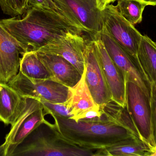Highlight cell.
I'll return each mask as SVG.
<instances>
[{
	"label": "cell",
	"mask_w": 156,
	"mask_h": 156,
	"mask_svg": "<svg viewBox=\"0 0 156 156\" xmlns=\"http://www.w3.org/2000/svg\"><path fill=\"white\" fill-rule=\"evenodd\" d=\"M0 24L27 51L38 50L70 34L83 33L51 8L29 7L21 18L2 19Z\"/></svg>",
	"instance_id": "6da1fadb"
},
{
	"label": "cell",
	"mask_w": 156,
	"mask_h": 156,
	"mask_svg": "<svg viewBox=\"0 0 156 156\" xmlns=\"http://www.w3.org/2000/svg\"><path fill=\"white\" fill-rule=\"evenodd\" d=\"M52 116L55 127L64 139L85 149H105L131 137L144 141L129 129L110 120L76 122L72 119Z\"/></svg>",
	"instance_id": "7a4b0ae2"
},
{
	"label": "cell",
	"mask_w": 156,
	"mask_h": 156,
	"mask_svg": "<svg viewBox=\"0 0 156 156\" xmlns=\"http://www.w3.org/2000/svg\"><path fill=\"white\" fill-rule=\"evenodd\" d=\"M98 150L80 147L64 139L45 120L16 147L11 156H98Z\"/></svg>",
	"instance_id": "3957f363"
},
{
	"label": "cell",
	"mask_w": 156,
	"mask_h": 156,
	"mask_svg": "<svg viewBox=\"0 0 156 156\" xmlns=\"http://www.w3.org/2000/svg\"><path fill=\"white\" fill-rule=\"evenodd\" d=\"M51 8L66 17L92 39L103 27L102 11L97 0H48Z\"/></svg>",
	"instance_id": "277c9868"
},
{
	"label": "cell",
	"mask_w": 156,
	"mask_h": 156,
	"mask_svg": "<svg viewBox=\"0 0 156 156\" xmlns=\"http://www.w3.org/2000/svg\"><path fill=\"white\" fill-rule=\"evenodd\" d=\"M46 115L40 101L30 97H23L19 114L2 145L5 156H11L16 147L45 120Z\"/></svg>",
	"instance_id": "5b68a950"
},
{
	"label": "cell",
	"mask_w": 156,
	"mask_h": 156,
	"mask_svg": "<svg viewBox=\"0 0 156 156\" xmlns=\"http://www.w3.org/2000/svg\"><path fill=\"white\" fill-rule=\"evenodd\" d=\"M7 84L23 97H30L40 101L53 103L66 102L69 88L51 78L33 79L19 71Z\"/></svg>",
	"instance_id": "8992f818"
},
{
	"label": "cell",
	"mask_w": 156,
	"mask_h": 156,
	"mask_svg": "<svg viewBox=\"0 0 156 156\" xmlns=\"http://www.w3.org/2000/svg\"><path fill=\"white\" fill-rule=\"evenodd\" d=\"M103 26L126 51L136 57L143 35L120 13L116 5H107L102 11Z\"/></svg>",
	"instance_id": "52a82bcc"
},
{
	"label": "cell",
	"mask_w": 156,
	"mask_h": 156,
	"mask_svg": "<svg viewBox=\"0 0 156 156\" xmlns=\"http://www.w3.org/2000/svg\"><path fill=\"white\" fill-rule=\"evenodd\" d=\"M126 106L139 134L153 148L156 147L153 136L150 100L137 85L126 82Z\"/></svg>",
	"instance_id": "ba28073f"
},
{
	"label": "cell",
	"mask_w": 156,
	"mask_h": 156,
	"mask_svg": "<svg viewBox=\"0 0 156 156\" xmlns=\"http://www.w3.org/2000/svg\"><path fill=\"white\" fill-rule=\"evenodd\" d=\"M83 56L85 82L95 102L102 107L112 100V95L92 39L87 41Z\"/></svg>",
	"instance_id": "9c48e42d"
},
{
	"label": "cell",
	"mask_w": 156,
	"mask_h": 156,
	"mask_svg": "<svg viewBox=\"0 0 156 156\" xmlns=\"http://www.w3.org/2000/svg\"><path fill=\"white\" fill-rule=\"evenodd\" d=\"M100 38L115 64L122 72L126 81L137 85L149 98V86L145 80L137 64V58L120 46L102 27Z\"/></svg>",
	"instance_id": "30bf717a"
},
{
	"label": "cell",
	"mask_w": 156,
	"mask_h": 156,
	"mask_svg": "<svg viewBox=\"0 0 156 156\" xmlns=\"http://www.w3.org/2000/svg\"><path fill=\"white\" fill-rule=\"evenodd\" d=\"M95 49L112 95V100L122 107H126V81L122 72L107 53L100 33L94 39Z\"/></svg>",
	"instance_id": "8fae6325"
},
{
	"label": "cell",
	"mask_w": 156,
	"mask_h": 156,
	"mask_svg": "<svg viewBox=\"0 0 156 156\" xmlns=\"http://www.w3.org/2000/svg\"><path fill=\"white\" fill-rule=\"evenodd\" d=\"M25 48L0 24V81L8 83L19 70Z\"/></svg>",
	"instance_id": "7c38bea8"
},
{
	"label": "cell",
	"mask_w": 156,
	"mask_h": 156,
	"mask_svg": "<svg viewBox=\"0 0 156 156\" xmlns=\"http://www.w3.org/2000/svg\"><path fill=\"white\" fill-rule=\"evenodd\" d=\"M87 41L83 35L70 34L36 51L60 56L73 64L82 74L84 70L83 52Z\"/></svg>",
	"instance_id": "4fadbf2b"
},
{
	"label": "cell",
	"mask_w": 156,
	"mask_h": 156,
	"mask_svg": "<svg viewBox=\"0 0 156 156\" xmlns=\"http://www.w3.org/2000/svg\"><path fill=\"white\" fill-rule=\"evenodd\" d=\"M36 51L53 80L69 88H72L81 78L82 74L73 64L64 58L57 55Z\"/></svg>",
	"instance_id": "5bb4252c"
},
{
	"label": "cell",
	"mask_w": 156,
	"mask_h": 156,
	"mask_svg": "<svg viewBox=\"0 0 156 156\" xmlns=\"http://www.w3.org/2000/svg\"><path fill=\"white\" fill-rule=\"evenodd\" d=\"M66 102L73 114L72 119L76 122L80 120L83 115L88 111L101 108L95 102L89 90L84 71L77 84L69 88L68 98Z\"/></svg>",
	"instance_id": "9a60e30c"
},
{
	"label": "cell",
	"mask_w": 156,
	"mask_h": 156,
	"mask_svg": "<svg viewBox=\"0 0 156 156\" xmlns=\"http://www.w3.org/2000/svg\"><path fill=\"white\" fill-rule=\"evenodd\" d=\"M136 58L140 71L149 86L156 81V42L147 35L142 36Z\"/></svg>",
	"instance_id": "2e32d148"
},
{
	"label": "cell",
	"mask_w": 156,
	"mask_h": 156,
	"mask_svg": "<svg viewBox=\"0 0 156 156\" xmlns=\"http://www.w3.org/2000/svg\"><path fill=\"white\" fill-rule=\"evenodd\" d=\"M23 100L14 89L0 81V121L12 125L19 114Z\"/></svg>",
	"instance_id": "e0dca14e"
},
{
	"label": "cell",
	"mask_w": 156,
	"mask_h": 156,
	"mask_svg": "<svg viewBox=\"0 0 156 156\" xmlns=\"http://www.w3.org/2000/svg\"><path fill=\"white\" fill-rule=\"evenodd\" d=\"M153 148L142 139L131 137L102 150V156H149Z\"/></svg>",
	"instance_id": "ac0fdd59"
},
{
	"label": "cell",
	"mask_w": 156,
	"mask_h": 156,
	"mask_svg": "<svg viewBox=\"0 0 156 156\" xmlns=\"http://www.w3.org/2000/svg\"><path fill=\"white\" fill-rule=\"evenodd\" d=\"M19 71L29 78L45 79L50 76L36 51H27L22 56L20 60Z\"/></svg>",
	"instance_id": "d6986e66"
},
{
	"label": "cell",
	"mask_w": 156,
	"mask_h": 156,
	"mask_svg": "<svg viewBox=\"0 0 156 156\" xmlns=\"http://www.w3.org/2000/svg\"><path fill=\"white\" fill-rule=\"evenodd\" d=\"M147 5L148 3L140 0H118L116 6L122 16L134 25L142 22Z\"/></svg>",
	"instance_id": "ffe728a7"
},
{
	"label": "cell",
	"mask_w": 156,
	"mask_h": 156,
	"mask_svg": "<svg viewBox=\"0 0 156 156\" xmlns=\"http://www.w3.org/2000/svg\"><path fill=\"white\" fill-rule=\"evenodd\" d=\"M3 13L12 17L23 15L29 8L27 0H0Z\"/></svg>",
	"instance_id": "44dd1931"
},
{
	"label": "cell",
	"mask_w": 156,
	"mask_h": 156,
	"mask_svg": "<svg viewBox=\"0 0 156 156\" xmlns=\"http://www.w3.org/2000/svg\"><path fill=\"white\" fill-rule=\"evenodd\" d=\"M41 102L46 114L51 116H57L62 118L72 119L73 114L69 108L66 102L61 103H53L49 102Z\"/></svg>",
	"instance_id": "7402d4cb"
},
{
	"label": "cell",
	"mask_w": 156,
	"mask_h": 156,
	"mask_svg": "<svg viewBox=\"0 0 156 156\" xmlns=\"http://www.w3.org/2000/svg\"><path fill=\"white\" fill-rule=\"evenodd\" d=\"M150 108L153 136L156 147V81L149 85Z\"/></svg>",
	"instance_id": "603a6c76"
},
{
	"label": "cell",
	"mask_w": 156,
	"mask_h": 156,
	"mask_svg": "<svg viewBox=\"0 0 156 156\" xmlns=\"http://www.w3.org/2000/svg\"><path fill=\"white\" fill-rule=\"evenodd\" d=\"M29 7H35L38 8H51L48 0H27Z\"/></svg>",
	"instance_id": "cb8c5ba5"
},
{
	"label": "cell",
	"mask_w": 156,
	"mask_h": 156,
	"mask_svg": "<svg viewBox=\"0 0 156 156\" xmlns=\"http://www.w3.org/2000/svg\"><path fill=\"white\" fill-rule=\"evenodd\" d=\"M116 0H97L98 7L100 10L102 11L105 7L111 3L114 2Z\"/></svg>",
	"instance_id": "d4e9b609"
},
{
	"label": "cell",
	"mask_w": 156,
	"mask_h": 156,
	"mask_svg": "<svg viewBox=\"0 0 156 156\" xmlns=\"http://www.w3.org/2000/svg\"><path fill=\"white\" fill-rule=\"evenodd\" d=\"M147 3L149 5H156V0H140Z\"/></svg>",
	"instance_id": "484cf974"
},
{
	"label": "cell",
	"mask_w": 156,
	"mask_h": 156,
	"mask_svg": "<svg viewBox=\"0 0 156 156\" xmlns=\"http://www.w3.org/2000/svg\"><path fill=\"white\" fill-rule=\"evenodd\" d=\"M0 156H5L4 150L2 145L0 146Z\"/></svg>",
	"instance_id": "4316f807"
},
{
	"label": "cell",
	"mask_w": 156,
	"mask_h": 156,
	"mask_svg": "<svg viewBox=\"0 0 156 156\" xmlns=\"http://www.w3.org/2000/svg\"><path fill=\"white\" fill-rule=\"evenodd\" d=\"M151 156H156V147L152 150V154Z\"/></svg>",
	"instance_id": "83f0119b"
}]
</instances>
